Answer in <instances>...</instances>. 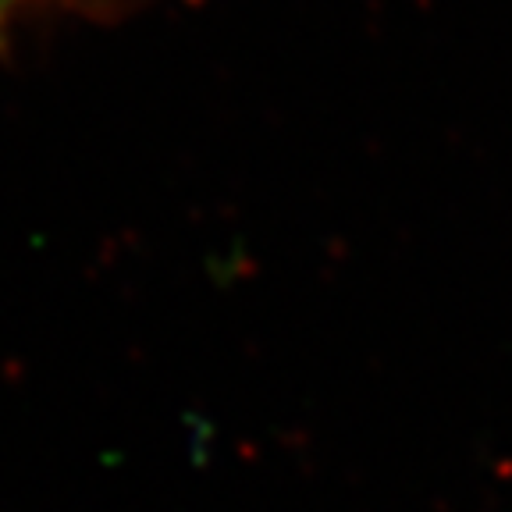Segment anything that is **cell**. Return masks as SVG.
<instances>
[{"label":"cell","mask_w":512,"mask_h":512,"mask_svg":"<svg viewBox=\"0 0 512 512\" xmlns=\"http://www.w3.org/2000/svg\"><path fill=\"white\" fill-rule=\"evenodd\" d=\"M11 4H15V0H0V22H4V15L11 11Z\"/></svg>","instance_id":"obj_1"}]
</instances>
